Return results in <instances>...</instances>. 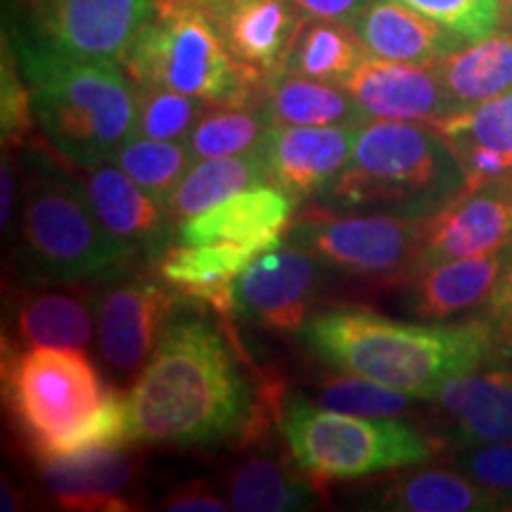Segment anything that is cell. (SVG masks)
I'll return each mask as SVG.
<instances>
[{
    "instance_id": "obj_7",
    "label": "cell",
    "mask_w": 512,
    "mask_h": 512,
    "mask_svg": "<svg viewBox=\"0 0 512 512\" xmlns=\"http://www.w3.org/2000/svg\"><path fill=\"white\" fill-rule=\"evenodd\" d=\"M136 249L100 221L86 185L36 159L17 223L15 266L36 283H74L110 271Z\"/></svg>"
},
{
    "instance_id": "obj_34",
    "label": "cell",
    "mask_w": 512,
    "mask_h": 512,
    "mask_svg": "<svg viewBox=\"0 0 512 512\" xmlns=\"http://www.w3.org/2000/svg\"><path fill=\"white\" fill-rule=\"evenodd\" d=\"M411 401L413 396L344 370L325 377L318 387V406L361 418H399L411 408Z\"/></svg>"
},
{
    "instance_id": "obj_17",
    "label": "cell",
    "mask_w": 512,
    "mask_h": 512,
    "mask_svg": "<svg viewBox=\"0 0 512 512\" xmlns=\"http://www.w3.org/2000/svg\"><path fill=\"white\" fill-rule=\"evenodd\" d=\"M100 221L133 249L162 256L176 233L169 202L147 192L117 164H98L83 178Z\"/></svg>"
},
{
    "instance_id": "obj_15",
    "label": "cell",
    "mask_w": 512,
    "mask_h": 512,
    "mask_svg": "<svg viewBox=\"0 0 512 512\" xmlns=\"http://www.w3.org/2000/svg\"><path fill=\"white\" fill-rule=\"evenodd\" d=\"M358 126H271L261 140L268 183L294 204L318 197L347 169Z\"/></svg>"
},
{
    "instance_id": "obj_22",
    "label": "cell",
    "mask_w": 512,
    "mask_h": 512,
    "mask_svg": "<svg viewBox=\"0 0 512 512\" xmlns=\"http://www.w3.org/2000/svg\"><path fill=\"white\" fill-rule=\"evenodd\" d=\"M259 256L240 245H174L159 256V278L171 290L216 313H235V280Z\"/></svg>"
},
{
    "instance_id": "obj_35",
    "label": "cell",
    "mask_w": 512,
    "mask_h": 512,
    "mask_svg": "<svg viewBox=\"0 0 512 512\" xmlns=\"http://www.w3.org/2000/svg\"><path fill=\"white\" fill-rule=\"evenodd\" d=\"M136 100V136L152 140H185L209 107L207 102L159 86H136Z\"/></svg>"
},
{
    "instance_id": "obj_39",
    "label": "cell",
    "mask_w": 512,
    "mask_h": 512,
    "mask_svg": "<svg viewBox=\"0 0 512 512\" xmlns=\"http://www.w3.org/2000/svg\"><path fill=\"white\" fill-rule=\"evenodd\" d=\"M484 323L494 335L496 349L512 351V245L491 297L484 304Z\"/></svg>"
},
{
    "instance_id": "obj_24",
    "label": "cell",
    "mask_w": 512,
    "mask_h": 512,
    "mask_svg": "<svg viewBox=\"0 0 512 512\" xmlns=\"http://www.w3.org/2000/svg\"><path fill=\"white\" fill-rule=\"evenodd\" d=\"M264 112L271 126H363L370 121L344 86L283 67L266 74Z\"/></svg>"
},
{
    "instance_id": "obj_29",
    "label": "cell",
    "mask_w": 512,
    "mask_h": 512,
    "mask_svg": "<svg viewBox=\"0 0 512 512\" xmlns=\"http://www.w3.org/2000/svg\"><path fill=\"white\" fill-rule=\"evenodd\" d=\"M368 55L366 43L349 24L302 19L280 67L309 79L342 86Z\"/></svg>"
},
{
    "instance_id": "obj_43",
    "label": "cell",
    "mask_w": 512,
    "mask_h": 512,
    "mask_svg": "<svg viewBox=\"0 0 512 512\" xmlns=\"http://www.w3.org/2000/svg\"><path fill=\"white\" fill-rule=\"evenodd\" d=\"M183 3L195 8L204 19H207L211 27H216L223 17H228L230 12L245 3V0H183Z\"/></svg>"
},
{
    "instance_id": "obj_14",
    "label": "cell",
    "mask_w": 512,
    "mask_h": 512,
    "mask_svg": "<svg viewBox=\"0 0 512 512\" xmlns=\"http://www.w3.org/2000/svg\"><path fill=\"white\" fill-rule=\"evenodd\" d=\"M342 86L354 95L368 119L434 126L458 112L434 62H394L368 55Z\"/></svg>"
},
{
    "instance_id": "obj_44",
    "label": "cell",
    "mask_w": 512,
    "mask_h": 512,
    "mask_svg": "<svg viewBox=\"0 0 512 512\" xmlns=\"http://www.w3.org/2000/svg\"><path fill=\"white\" fill-rule=\"evenodd\" d=\"M5 512H15L22 508V498H19L17 489L12 486V482H8V479H3V505H0Z\"/></svg>"
},
{
    "instance_id": "obj_16",
    "label": "cell",
    "mask_w": 512,
    "mask_h": 512,
    "mask_svg": "<svg viewBox=\"0 0 512 512\" xmlns=\"http://www.w3.org/2000/svg\"><path fill=\"white\" fill-rule=\"evenodd\" d=\"M294 202L271 183L228 197L202 214L178 223L176 245H240L264 254L280 247L290 233Z\"/></svg>"
},
{
    "instance_id": "obj_30",
    "label": "cell",
    "mask_w": 512,
    "mask_h": 512,
    "mask_svg": "<svg viewBox=\"0 0 512 512\" xmlns=\"http://www.w3.org/2000/svg\"><path fill=\"white\" fill-rule=\"evenodd\" d=\"M382 508L403 512H482L498 510V498L472 477L425 470L399 477L382 496Z\"/></svg>"
},
{
    "instance_id": "obj_42",
    "label": "cell",
    "mask_w": 512,
    "mask_h": 512,
    "mask_svg": "<svg viewBox=\"0 0 512 512\" xmlns=\"http://www.w3.org/2000/svg\"><path fill=\"white\" fill-rule=\"evenodd\" d=\"M17 204V174L12 159L3 157V169H0V226L8 233V226L15 219Z\"/></svg>"
},
{
    "instance_id": "obj_41",
    "label": "cell",
    "mask_w": 512,
    "mask_h": 512,
    "mask_svg": "<svg viewBox=\"0 0 512 512\" xmlns=\"http://www.w3.org/2000/svg\"><path fill=\"white\" fill-rule=\"evenodd\" d=\"M164 508L174 512H223L230 510V505L223 503V498L204 489L202 484L192 482L176 489L171 496H166Z\"/></svg>"
},
{
    "instance_id": "obj_18",
    "label": "cell",
    "mask_w": 512,
    "mask_h": 512,
    "mask_svg": "<svg viewBox=\"0 0 512 512\" xmlns=\"http://www.w3.org/2000/svg\"><path fill=\"white\" fill-rule=\"evenodd\" d=\"M50 496L67 510H128L138 463L126 446L38 460Z\"/></svg>"
},
{
    "instance_id": "obj_28",
    "label": "cell",
    "mask_w": 512,
    "mask_h": 512,
    "mask_svg": "<svg viewBox=\"0 0 512 512\" xmlns=\"http://www.w3.org/2000/svg\"><path fill=\"white\" fill-rule=\"evenodd\" d=\"M264 183H268V171L261 145L242 152V155L202 159L200 164L190 166V171L171 195V216L178 226L242 190Z\"/></svg>"
},
{
    "instance_id": "obj_3",
    "label": "cell",
    "mask_w": 512,
    "mask_h": 512,
    "mask_svg": "<svg viewBox=\"0 0 512 512\" xmlns=\"http://www.w3.org/2000/svg\"><path fill=\"white\" fill-rule=\"evenodd\" d=\"M3 396L36 460L128 446L126 399L105 389L79 349L3 342Z\"/></svg>"
},
{
    "instance_id": "obj_8",
    "label": "cell",
    "mask_w": 512,
    "mask_h": 512,
    "mask_svg": "<svg viewBox=\"0 0 512 512\" xmlns=\"http://www.w3.org/2000/svg\"><path fill=\"white\" fill-rule=\"evenodd\" d=\"M280 432L299 470L316 482L399 470L434 456V441L408 422L323 411L302 396L283 406Z\"/></svg>"
},
{
    "instance_id": "obj_19",
    "label": "cell",
    "mask_w": 512,
    "mask_h": 512,
    "mask_svg": "<svg viewBox=\"0 0 512 512\" xmlns=\"http://www.w3.org/2000/svg\"><path fill=\"white\" fill-rule=\"evenodd\" d=\"M434 128L458 159L463 192L512 176V91L451 114Z\"/></svg>"
},
{
    "instance_id": "obj_40",
    "label": "cell",
    "mask_w": 512,
    "mask_h": 512,
    "mask_svg": "<svg viewBox=\"0 0 512 512\" xmlns=\"http://www.w3.org/2000/svg\"><path fill=\"white\" fill-rule=\"evenodd\" d=\"M304 19H320V22H339L356 27L370 0H290Z\"/></svg>"
},
{
    "instance_id": "obj_32",
    "label": "cell",
    "mask_w": 512,
    "mask_h": 512,
    "mask_svg": "<svg viewBox=\"0 0 512 512\" xmlns=\"http://www.w3.org/2000/svg\"><path fill=\"white\" fill-rule=\"evenodd\" d=\"M112 164L136 181L140 188L169 202L178 183L188 174L192 162L190 147L185 140H152L133 136L114 152Z\"/></svg>"
},
{
    "instance_id": "obj_25",
    "label": "cell",
    "mask_w": 512,
    "mask_h": 512,
    "mask_svg": "<svg viewBox=\"0 0 512 512\" xmlns=\"http://www.w3.org/2000/svg\"><path fill=\"white\" fill-rule=\"evenodd\" d=\"M302 19L290 0H245L214 29L235 60L268 74L283 64Z\"/></svg>"
},
{
    "instance_id": "obj_38",
    "label": "cell",
    "mask_w": 512,
    "mask_h": 512,
    "mask_svg": "<svg viewBox=\"0 0 512 512\" xmlns=\"http://www.w3.org/2000/svg\"><path fill=\"white\" fill-rule=\"evenodd\" d=\"M456 460L460 470L498 498L501 508H512V441L465 446Z\"/></svg>"
},
{
    "instance_id": "obj_46",
    "label": "cell",
    "mask_w": 512,
    "mask_h": 512,
    "mask_svg": "<svg viewBox=\"0 0 512 512\" xmlns=\"http://www.w3.org/2000/svg\"><path fill=\"white\" fill-rule=\"evenodd\" d=\"M155 3H157V0H155Z\"/></svg>"
},
{
    "instance_id": "obj_1",
    "label": "cell",
    "mask_w": 512,
    "mask_h": 512,
    "mask_svg": "<svg viewBox=\"0 0 512 512\" xmlns=\"http://www.w3.org/2000/svg\"><path fill=\"white\" fill-rule=\"evenodd\" d=\"M131 444L204 446L245 439L254 403L233 349L209 320H174L131 394Z\"/></svg>"
},
{
    "instance_id": "obj_45",
    "label": "cell",
    "mask_w": 512,
    "mask_h": 512,
    "mask_svg": "<svg viewBox=\"0 0 512 512\" xmlns=\"http://www.w3.org/2000/svg\"><path fill=\"white\" fill-rule=\"evenodd\" d=\"M498 3H501V8H503V3H508L510 8H512V0H498Z\"/></svg>"
},
{
    "instance_id": "obj_9",
    "label": "cell",
    "mask_w": 512,
    "mask_h": 512,
    "mask_svg": "<svg viewBox=\"0 0 512 512\" xmlns=\"http://www.w3.org/2000/svg\"><path fill=\"white\" fill-rule=\"evenodd\" d=\"M427 216L313 207L290 226V242L318 264L377 285H408L422 268Z\"/></svg>"
},
{
    "instance_id": "obj_13",
    "label": "cell",
    "mask_w": 512,
    "mask_h": 512,
    "mask_svg": "<svg viewBox=\"0 0 512 512\" xmlns=\"http://www.w3.org/2000/svg\"><path fill=\"white\" fill-rule=\"evenodd\" d=\"M512 245V176L453 197L425 221L422 268ZM420 268V271H422Z\"/></svg>"
},
{
    "instance_id": "obj_20",
    "label": "cell",
    "mask_w": 512,
    "mask_h": 512,
    "mask_svg": "<svg viewBox=\"0 0 512 512\" xmlns=\"http://www.w3.org/2000/svg\"><path fill=\"white\" fill-rule=\"evenodd\" d=\"M453 422L458 446L512 441V370H470L441 384L434 396Z\"/></svg>"
},
{
    "instance_id": "obj_5",
    "label": "cell",
    "mask_w": 512,
    "mask_h": 512,
    "mask_svg": "<svg viewBox=\"0 0 512 512\" xmlns=\"http://www.w3.org/2000/svg\"><path fill=\"white\" fill-rule=\"evenodd\" d=\"M463 192V171L434 126L370 119L358 126L347 169L316 197L330 211L432 216Z\"/></svg>"
},
{
    "instance_id": "obj_10",
    "label": "cell",
    "mask_w": 512,
    "mask_h": 512,
    "mask_svg": "<svg viewBox=\"0 0 512 512\" xmlns=\"http://www.w3.org/2000/svg\"><path fill=\"white\" fill-rule=\"evenodd\" d=\"M17 34L57 53L121 64L155 0H12Z\"/></svg>"
},
{
    "instance_id": "obj_31",
    "label": "cell",
    "mask_w": 512,
    "mask_h": 512,
    "mask_svg": "<svg viewBox=\"0 0 512 512\" xmlns=\"http://www.w3.org/2000/svg\"><path fill=\"white\" fill-rule=\"evenodd\" d=\"M311 482L271 458H252L230 475L228 505L240 512L306 510L318 503Z\"/></svg>"
},
{
    "instance_id": "obj_37",
    "label": "cell",
    "mask_w": 512,
    "mask_h": 512,
    "mask_svg": "<svg viewBox=\"0 0 512 512\" xmlns=\"http://www.w3.org/2000/svg\"><path fill=\"white\" fill-rule=\"evenodd\" d=\"M0 124H3V143L22 145L29 136L31 121L34 119V105H31V88L19 67L15 46L3 36V69H0Z\"/></svg>"
},
{
    "instance_id": "obj_26",
    "label": "cell",
    "mask_w": 512,
    "mask_h": 512,
    "mask_svg": "<svg viewBox=\"0 0 512 512\" xmlns=\"http://www.w3.org/2000/svg\"><path fill=\"white\" fill-rule=\"evenodd\" d=\"M98 311L67 292H22L12 304L17 347L86 349L95 335Z\"/></svg>"
},
{
    "instance_id": "obj_12",
    "label": "cell",
    "mask_w": 512,
    "mask_h": 512,
    "mask_svg": "<svg viewBox=\"0 0 512 512\" xmlns=\"http://www.w3.org/2000/svg\"><path fill=\"white\" fill-rule=\"evenodd\" d=\"M318 283V259L297 245L259 254L235 280V313L273 332H302Z\"/></svg>"
},
{
    "instance_id": "obj_27",
    "label": "cell",
    "mask_w": 512,
    "mask_h": 512,
    "mask_svg": "<svg viewBox=\"0 0 512 512\" xmlns=\"http://www.w3.org/2000/svg\"><path fill=\"white\" fill-rule=\"evenodd\" d=\"M434 64L458 112L470 110L512 91V34L482 38Z\"/></svg>"
},
{
    "instance_id": "obj_23",
    "label": "cell",
    "mask_w": 512,
    "mask_h": 512,
    "mask_svg": "<svg viewBox=\"0 0 512 512\" xmlns=\"http://www.w3.org/2000/svg\"><path fill=\"white\" fill-rule=\"evenodd\" d=\"M510 247L491 254L463 256L432 264L411 280V311L427 323H441L486 304Z\"/></svg>"
},
{
    "instance_id": "obj_4",
    "label": "cell",
    "mask_w": 512,
    "mask_h": 512,
    "mask_svg": "<svg viewBox=\"0 0 512 512\" xmlns=\"http://www.w3.org/2000/svg\"><path fill=\"white\" fill-rule=\"evenodd\" d=\"M12 46L31 88L36 126L64 159L91 169L136 136V86L117 62L64 55L19 36Z\"/></svg>"
},
{
    "instance_id": "obj_11",
    "label": "cell",
    "mask_w": 512,
    "mask_h": 512,
    "mask_svg": "<svg viewBox=\"0 0 512 512\" xmlns=\"http://www.w3.org/2000/svg\"><path fill=\"white\" fill-rule=\"evenodd\" d=\"M181 294L155 280H128L100 297L98 344L107 366L117 375H133L145 368L174 323Z\"/></svg>"
},
{
    "instance_id": "obj_36",
    "label": "cell",
    "mask_w": 512,
    "mask_h": 512,
    "mask_svg": "<svg viewBox=\"0 0 512 512\" xmlns=\"http://www.w3.org/2000/svg\"><path fill=\"white\" fill-rule=\"evenodd\" d=\"M399 3L453 29L467 41L494 36L501 22L498 0H399Z\"/></svg>"
},
{
    "instance_id": "obj_6",
    "label": "cell",
    "mask_w": 512,
    "mask_h": 512,
    "mask_svg": "<svg viewBox=\"0 0 512 512\" xmlns=\"http://www.w3.org/2000/svg\"><path fill=\"white\" fill-rule=\"evenodd\" d=\"M121 67L136 86L169 88L209 107H264L266 72L235 60L216 29L183 0H157Z\"/></svg>"
},
{
    "instance_id": "obj_2",
    "label": "cell",
    "mask_w": 512,
    "mask_h": 512,
    "mask_svg": "<svg viewBox=\"0 0 512 512\" xmlns=\"http://www.w3.org/2000/svg\"><path fill=\"white\" fill-rule=\"evenodd\" d=\"M302 339L328 366L368 377L413 399L432 401L441 384L477 370L496 351L484 318L458 325H422L384 318L358 306L316 313L306 320Z\"/></svg>"
},
{
    "instance_id": "obj_21",
    "label": "cell",
    "mask_w": 512,
    "mask_h": 512,
    "mask_svg": "<svg viewBox=\"0 0 512 512\" xmlns=\"http://www.w3.org/2000/svg\"><path fill=\"white\" fill-rule=\"evenodd\" d=\"M354 29L370 55L394 62L432 64L467 41L399 0H370Z\"/></svg>"
},
{
    "instance_id": "obj_33",
    "label": "cell",
    "mask_w": 512,
    "mask_h": 512,
    "mask_svg": "<svg viewBox=\"0 0 512 512\" xmlns=\"http://www.w3.org/2000/svg\"><path fill=\"white\" fill-rule=\"evenodd\" d=\"M271 128L264 107H216L204 112L185 138L192 157H233L261 145Z\"/></svg>"
}]
</instances>
